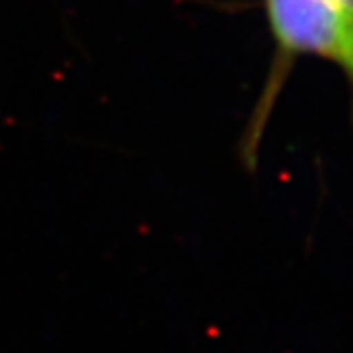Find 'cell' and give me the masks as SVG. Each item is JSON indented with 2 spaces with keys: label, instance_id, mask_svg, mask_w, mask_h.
Returning <instances> with one entry per match:
<instances>
[{
  "label": "cell",
  "instance_id": "cell-2",
  "mask_svg": "<svg viewBox=\"0 0 353 353\" xmlns=\"http://www.w3.org/2000/svg\"><path fill=\"white\" fill-rule=\"evenodd\" d=\"M332 2L340 10V14L343 16V20H345V24H347L353 36V0H332Z\"/></svg>",
  "mask_w": 353,
  "mask_h": 353
},
{
  "label": "cell",
  "instance_id": "cell-1",
  "mask_svg": "<svg viewBox=\"0 0 353 353\" xmlns=\"http://www.w3.org/2000/svg\"><path fill=\"white\" fill-rule=\"evenodd\" d=\"M275 57L241 138V161L255 169L259 143L294 61L314 55L336 65L353 92V36L332 0H263Z\"/></svg>",
  "mask_w": 353,
  "mask_h": 353
}]
</instances>
